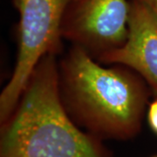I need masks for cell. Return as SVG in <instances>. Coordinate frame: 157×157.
I'll return each instance as SVG.
<instances>
[{"label":"cell","mask_w":157,"mask_h":157,"mask_svg":"<svg viewBox=\"0 0 157 157\" xmlns=\"http://www.w3.org/2000/svg\"><path fill=\"white\" fill-rule=\"evenodd\" d=\"M58 87L72 120L101 140L135 137L153 94L132 69L101 64L73 45L58 61Z\"/></svg>","instance_id":"cell-1"},{"label":"cell","mask_w":157,"mask_h":157,"mask_svg":"<svg viewBox=\"0 0 157 157\" xmlns=\"http://www.w3.org/2000/svg\"><path fill=\"white\" fill-rule=\"evenodd\" d=\"M58 55L37 65L13 113L1 125L0 157H113L102 140L81 130L62 104Z\"/></svg>","instance_id":"cell-2"},{"label":"cell","mask_w":157,"mask_h":157,"mask_svg":"<svg viewBox=\"0 0 157 157\" xmlns=\"http://www.w3.org/2000/svg\"><path fill=\"white\" fill-rule=\"evenodd\" d=\"M70 0H12L19 20L11 76L0 94V125L13 113L32 73L48 54L61 53V23Z\"/></svg>","instance_id":"cell-3"},{"label":"cell","mask_w":157,"mask_h":157,"mask_svg":"<svg viewBox=\"0 0 157 157\" xmlns=\"http://www.w3.org/2000/svg\"><path fill=\"white\" fill-rule=\"evenodd\" d=\"M130 0H70L61 36L97 59L123 45L128 37Z\"/></svg>","instance_id":"cell-4"},{"label":"cell","mask_w":157,"mask_h":157,"mask_svg":"<svg viewBox=\"0 0 157 157\" xmlns=\"http://www.w3.org/2000/svg\"><path fill=\"white\" fill-rule=\"evenodd\" d=\"M96 60L104 65H121L132 69L157 97V17L155 14L142 3L130 0L125 43Z\"/></svg>","instance_id":"cell-5"},{"label":"cell","mask_w":157,"mask_h":157,"mask_svg":"<svg viewBox=\"0 0 157 157\" xmlns=\"http://www.w3.org/2000/svg\"><path fill=\"white\" fill-rule=\"evenodd\" d=\"M146 115L149 128L155 134L157 135V97L149 103Z\"/></svg>","instance_id":"cell-6"},{"label":"cell","mask_w":157,"mask_h":157,"mask_svg":"<svg viewBox=\"0 0 157 157\" xmlns=\"http://www.w3.org/2000/svg\"><path fill=\"white\" fill-rule=\"evenodd\" d=\"M135 1H138L145 5L157 17V0H135Z\"/></svg>","instance_id":"cell-7"},{"label":"cell","mask_w":157,"mask_h":157,"mask_svg":"<svg viewBox=\"0 0 157 157\" xmlns=\"http://www.w3.org/2000/svg\"><path fill=\"white\" fill-rule=\"evenodd\" d=\"M155 157H157V156H155Z\"/></svg>","instance_id":"cell-8"}]
</instances>
